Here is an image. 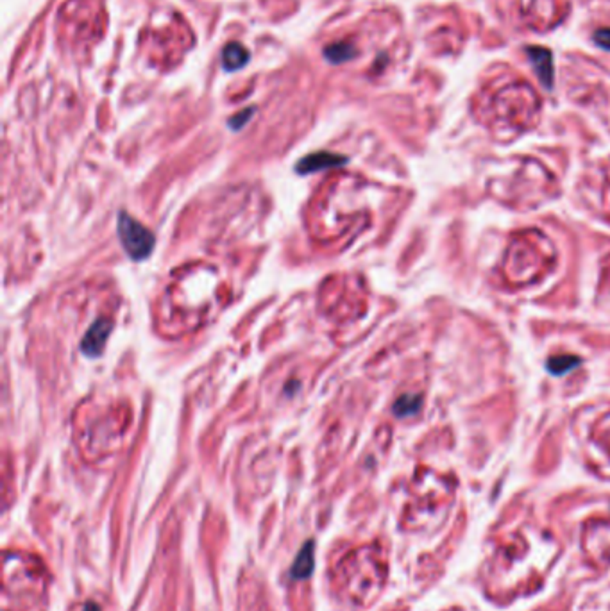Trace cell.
I'll return each mask as SVG.
<instances>
[{"label": "cell", "mask_w": 610, "mask_h": 611, "mask_svg": "<svg viewBox=\"0 0 610 611\" xmlns=\"http://www.w3.org/2000/svg\"><path fill=\"white\" fill-rule=\"evenodd\" d=\"M82 611H100V608L97 606L95 602H88V604H86L84 610H82Z\"/></svg>", "instance_id": "12"}, {"label": "cell", "mask_w": 610, "mask_h": 611, "mask_svg": "<svg viewBox=\"0 0 610 611\" xmlns=\"http://www.w3.org/2000/svg\"><path fill=\"white\" fill-rule=\"evenodd\" d=\"M547 363H550L547 365V369L552 370L553 373H556V376H561V373L574 369L580 361L578 358H574V356H558V358H553V360H550Z\"/></svg>", "instance_id": "9"}, {"label": "cell", "mask_w": 610, "mask_h": 611, "mask_svg": "<svg viewBox=\"0 0 610 611\" xmlns=\"http://www.w3.org/2000/svg\"><path fill=\"white\" fill-rule=\"evenodd\" d=\"M249 63V50L240 43H229L222 50V67L227 72H235Z\"/></svg>", "instance_id": "5"}, {"label": "cell", "mask_w": 610, "mask_h": 611, "mask_svg": "<svg viewBox=\"0 0 610 611\" xmlns=\"http://www.w3.org/2000/svg\"><path fill=\"white\" fill-rule=\"evenodd\" d=\"M528 52V58L534 65L535 72H537L539 79L546 88H552L553 86V59L552 52L543 47H530L526 49Z\"/></svg>", "instance_id": "4"}, {"label": "cell", "mask_w": 610, "mask_h": 611, "mask_svg": "<svg viewBox=\"0 0 610 611\" xmlns=\"http://www.w3.org/2000/svg\"><path fill=\"white\" fill-rule=\"evenodd\" d=\"M313 565H315V562H313V542H306L304 547L299 551L294 565H292V577L294 579H306V577L312 575Z\"/></svg>", "instance_id": "6"}, {"label": "cell", "mask_w": 610, "mask_h": 611, "mask_svg": "<svg viewBox=\"0 0 610 611\" xmlns=\"http://www.w3.org/2000/svg\"><path fill=\"white\" fill-rule=\"evenodd\" d=\"M118 238L122 242L124 249L135 261H142L149 257L156 245V238L145 225L127 215L126 211H120L118 215Z\"/></svg>", "instance_id": "1"}, {"label": "cell", "mask_w": 610, "mask_h": 611, "mask_svg": "<svg viewBox=\"0 0 610 611\" xmlns=\"http://www.w3.org/2000/svg\"><path fill=\"white\" fill-rule=\"evenodd\" d=\"M253 115H254V108H247V109H244V111H240L238 115H235V117L229 120L231 129L240 130L242 127L245 126V124H247L249 120H251V118H253Z\"/></svg>", "instance_id": "10"}, {"label": "cell", "mask_w": 610, "mask_h": 611, "mask_svg": "<svg viewBox=\"0 0 610 611\" xmlns=\"http://www.w3.org/2000/svg\"><path fill=\"white\" fill-rule=\"evenodd\" d=\"M111 329H113V324H111L109 320L104 319L97 320L95 324L88 329V333L84 334V338H82L81 342L82 354L90 356V358H97V356L102 354L106 342H108L109 334H111Z\"/></svg>", "instance_id": "2"}, {"label": "cell", "mask_w": 610, "mask_h": 611, "mask_svg": "<svg viewBox=\"0 0 610 611\" xmlns=\"http://www.w3.org/2000/svg\"><path fill=\"white\" fill-rule=\"evenodd\" d=\"M420 408V399L416 395H405L394 404V413L398 417H408V415L417 413Z\"/></svg>", "instance_id": "8"}, {"label": "cell", "mask_w": 610, "mask_h": 611, "mask_svg": "<svg viewBox=\"0 0 610 611\" xmlns=\"http://www.w3.org/2000/svg\"><path fill=\"white\" fill-rule=\"evenodd\" d=\"M357 56V47L349 41H337L324 49V58L333 65H342Z\"/></svg>", "instance_id": "7"}, {"label": "cell", "mask_w": 610, "mask_h": 611, "mask_svg": "<svg viewBox=\"0 0 610 611\" xmlns=\"http://www.w3.org/2000/svg\"><path fill=\"white\" fill-rule=\"evenodd\" d=\"M594 41H596V45L601 47V49L610 50V27L598 29V31L594 32Z\"/></svg>", "instance_id": "11"}, {"label": "cell", "mask_w": 610, "mask_h": 611, "mask_svg": "<svg viewBox=\"0 0 610 611\" xmlns=\"http://www.w3.org/2000/svg\"><path fill=\"white\" fill-rule=\"evenodd\" d=\"M348 161V158H343V156H339V154H331V152H315V154H310L306 158H303L301 161L297 163V167L295 170L299 174H312V172H319V170H324V168H330V167H340L343 163Z\"/></svg>", "instance_id": "3"}]
</instances>
